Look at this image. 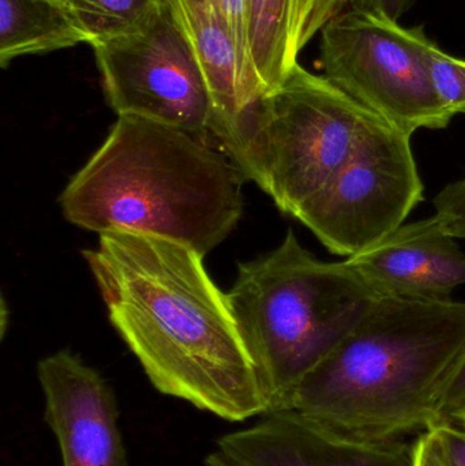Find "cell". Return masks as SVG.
I'll return each mask as SVG.
<instances>
[{"mask_svg":"<svg viewBox=\"0 0 465 466\" xmlns=\"http://www.w3.org/2000/svg\"><path fill=\"white\" fill-rule=\"evenodd\" d=\"M436 218L450 236L465 238V175L442 188L434 198Z\"/></svg>","mask_w":465,"mask_h":466,"instance_id":"18","label":"cell"},{"mask_svg":"<svg viewBox=\"0 0 465 466\" xmlns=\"http://www.w3.org/2000/svg\"><path fill=\"white\" fill-rule=\"evenodd\" d=\"M349 7V0H248L251 62L265 95L286 82L302 49Z\"/></svg>","mask_w":465,"mask_h":466,"instance_id":"13","label":"cell"},{"mask_svg":"<svg viewBox=\"0 0 465 466\" xmlns=\"http://www.w3.org/2000/svg\"><path fill=\"white\" fill-rule=\"evenodd\" d=\"M465 350V303L377 296L340 344L288 394L297 410L355 437L429 431Z\"/></svg>","mask_w":465,"mask_h":466,"instance_id":"2","label":"cell"},{"mask_svg":"<svg viewBox=\"0 0 465 466\" xmlns=\"http://www.w3.org/2000/svg\"><path fill=\"white\" fill-rule=\"evenodd\" d=\"M92 46L117 116L144 117L199 137L210 133L209 87L168 0L136 32Z\"/></svg>","mask_w":465,"mask_h":466,"instance_id":"8","label":"cell"},{"mask_svg":"<svg viewBox=\"0 0 465 466\" xmlns=\"http://www.w3.org/2000/svg\"><path fill=\"white\" fill-rule=\"evenodd\" d=\"M205 466H238L235 462H232L228 457L224 456L220 451L210 453L209 456L205 459Z\"/></svg>","mask_w":465,"mask_h":466,"instance_id":"23","label":"cell"},{"mask_svg":"<svg viewBox=\"0 0 465 466\" xmlns=\"http://www.w3.org/2000/svg\"><path fill=\"white\" fill-rule=\"evenodd\" d=\"M84 257L112 326L160 393L234 423L272 412L227 293L196 249L112 232Z\"/></svg>","mask_w":465,"mask_h":466,"instance_id":"1","label":"cell"},{"mask_svg":"<svg viewBox=\"0 0 465 466\" xmlns=\"http://www.w3.org/2000/svg\"><path fill=\"white\" fill-rule=\"evenodd\" d=\"M86 43L65 5L51 0H0V65Z\"/></svg>","mask_w":465,"mask_h":466,"instance_id":"14","label":"cell"},{"mask_svg":"<svg viewBox=\"0 0 465 466\" xmlns=\"http://www.w3.org/2000/svg\"><path fill=\"white\" fill-rule=\"evenodd\" d=\"M377 296L349 260L318 259L292 229L278 248L239 265L227 298L273 410L340 344Z\"/></svg>","mask_w":465,"mask_h":466,"instance_id":"4","label":"cell"},{"mask_svg":"<svg viewBox=\"0 0 465 466\" xmlns=\"http://www.w3.org/2000/svg\"><path fill=\"white\" fill-rule=\"evenodd\" d=\"M204 73L213 103L210 133L246 179L256 119L243 95L242 65L226 22L209 0H168Z\"/></svg>","mask_w":465,"mask_h":466,"instance_id":"12","label":"cell"},{"mask_svg":"<svg viewBox=\"0 0 465 466\" xmlns=\"http://www.w3.org/2000/svg\"><path fill=\"white\" fill-rule=\"evenodd\" d=\"M420 56L442 106L452 116L465 114V60L450 56L420 30Z\"/></svg>","mask_w":465,"mask_h":466,"instance_id":"16","label":"cell"},{"mask_svg":"<svg viewBox=\"0 0 465 466\" xmlns=\"http://www.w3.org/2000/svg\"><path fill=\"white\" fill-rule=\"evenodd\" d=\"M163 0H68L65 7L90 46L136 32Z\"/></svg>","mask_w":465,"mask_h":466,"instance_id":"15","label":"cell"},{"mask_svg":"<svg viewBox=\"0 0 465 466\" xmlns=\"http://www.w3.org/2000/svg\"><path fill=\"white\" fill-rule=\"evenodd\" d=\"M209 2L212 3L221 19L226 22L237 44L240 65H242L245 103L257 122V109L267 95L251 62L250 46H248V0H209Z\"/></svg>","mask_w":465,"mask_h":466,"instance_id":"17","label":"cell"},{"mask_svg":"<svg viewBox=\"0 0 465 466\" xmlns=\"http://www.w3.org/2000/svg\"><path fill=\"white\" fill-rule=\"evenodd\" d=\"M440 416L442 421L465 423V350L453 370L442 397Z\"/></svg>","mask_w":465,"mask_h":466,"instance_id":"20","label":"cell"},{"mask_svg":"<svg viewBox=\"0 0 465 466\" xmlns=\"http://www.w3.org/2000/svg\"><path fill=\"white\" fill-rule=\"evenodd\" d=\"M347 260L379 296L450 300L465 284V254L436 216L404 224Z\"/></svg>","mask_w":465,"mask_h":466,"instance_id":"11","label":"cell"},{"mask_svg":"<svg viewBox=\"0 0 465 466\" xmlns=\"http://www.w3.org/2000/svg\"><path fill=\"white\" fill-rule=\"evenodd\" d=\"M377 117L324 76L298 65L259 103L246 179L297 218L332 182Z\"/></svg>","mask_w":465,"mask_h":466,"instance_id":"5","label":"cell"},{"mask_svg":"<svg viewBox=\"0 0 465 466\" xmlns=\"http://www.w3.org/2000/svg\"><path fill=\"white\" fill-rule=\"evenodd\" d=\"M37 374L63 466H130L116 399L96 370L60 350L38 363Z\"/></svg>","mask_w":465,"mask_h":466,"instance_id":"10","label":"cell"},{"mask_svg":"<svg viewBox=\"0 0 465 466\" xmlns=\"http://www.w3.org/2000/svg\"><path fill=\"white\" fill-rule=\"evenodd\" d=\"M217 445L238 466H417V441L355 437L291 410H273Z\"/></svg>","mask_w":465,"mask_h":466,"instance_id":"9","label":"cell"},{"mask_svg":"<svg viewBox=\"0 0 465 466\" xmlns=\"http://www.w3.org/2000/svg\"><path fill=\"white\" fill-rule=\"evenodd\" d=\"M415 0H349V8L399 22Z\"/></svg>","mask_w":465,"mask_h":466,"instance_id":"21","label":"cell"},{"mask_svg":"<svg viewBox=\"0 0 465 466\" xmlns=\"http://www.w3.org/2000/svg\"><path fill=\"white\" fill-rule=\"evenodd\" d=\"M420 26L349 8L321 32L319 68L349 97L414 136L450 126L420 49Z\"/></svg>","mask_w":465,"mask_h":466,"instance_id":"6","label":"cell"},{"mask_svg":"<svg viewBox=\"0 0 465 466\" xmlns=\"http://www.w3.org/2000/svg\"><path fill=\"white\" fill-rule=\"evenodd\" d=\"M429 431L436 443L440 466H465V423L442 421Z\"/></svg>","mask_w":465,"mask_h":466,"instance_id":"19","label":"cell"},{"mask_svg":"<svg viewBox=\"0 0 465 466\" xmlns=\"http://www.w3.org/2000/svg\"><path fill=\"white\" fill-rule=\"evenodd\" d=\"M411 137L377 117L349 160L297 220L332 254L346 258L400 228L425 199Z\"/></svg>","mask_w":465,"mask_h":466,"instance_id":"7","label":"cell"},{"mask_svg":"<svg viewBox=\"0 0 465 466\" xmlns=\"http://www.w3.org/2000/svg\"><path fill=\"white\" fill-rule=\"evenodd\" d=\"M417 466H440L436 443L430 431L423 432L417 440Z\"/></svg>","mask_w":465,"mask_h":466,"instance_id":"22","label":"cell"},{"mask_svg":"<svg viewBox=\"0 0 465 466\" xmlns=\"http://www.w3.org/2000/svg\"><path fill=\"white\" fill-rule=\"evenodd\" d=\"M51 2L57 3V5H65L66 3L68 2V0H51Z\"/></svg>","mask_w":465,"mask_h":466,"instance_id":"24","label":"cell"},{"mask_svg":"<svg viewBox=\"0 0 465 466\" xmlns=\"http://www.w3.org/2000/svg\"><path fill=\"white\" fill-rule=\"evenodd\" d=\"M242 180L204 137L119 116L59 202L68 223L79 228L158 236L205 257L242 218Z\"/></svg>","mask_w":465,"mask_h":466,"instance_id":"3","label":"cell"}]
</instances>
